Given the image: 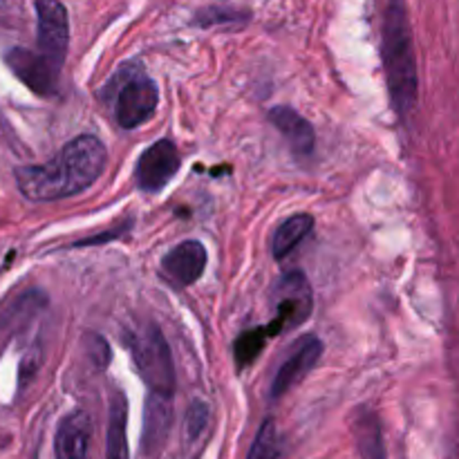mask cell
<instances>
[{
    "label": "cell",
    "instance_id": "277c9868",
    "mask_svg": "<svg viewBox=\"0 0 459 459\" xmlns=\"http://www.w3.org/2000/svg\"><path fill=\"white\" fill-rule=\"evenodd\" d=\"M126 345L133 354L139 377L151 388V393L173 397L175 366L164 334L152 323H143L137 330L126 334Z\"/></svg>",
    "mask_w": 459,
    "mask_h": 459
},
{
    "label": "cell",
    "instance_id": "7a4b0ae2",
    "mask_svg": "<svg viewBox=\"0 0 459 459\" xmlns=\"http://www.w3.org/2000/svg\"><path fill=\"white\" fill-rule=\"evenodd\" d=\"M384 67L390 103L399 117H406L417 101V58L412 27L403 0H388L384 16Z\"/></svg>",
    "mask_w": 459,
    "mask_h": 459
},
{
    "label": "cell",
    "instance_id": "6da1fadb",
    "mask_svg": "<svg viewBox=\"0 0 459 459\" xmlns=\"http://www.w3.org/2000/svg\"><path fill=\"white\" fill-rule=\"evenodd\" d=\"M106 146L92 134H81L63 146L48 164L16 169L18 191L31 202H54L92 186L106 169Z\"/></svg>",
    "mask_w": 459,
    "mask_h": 459
},
{
    "label": "cell",
    "instance_id": "2e32d148",
    "mask_svg": "<svg viewBox=\"0 0 459 459\" xmlns=\"http://www.w3.org/2000/svg\"><path fill=\"white\" fill-rule=\"evenodd\" d=\"M354 439L363 459H385L384 437H381V426L377 415L361 412L354 421Z\"/></svg>",
    "mask_w": 459,
    "mask_h": 459
},
{
    "label": "cell",
    "instance_id": "ba28073f",
    "mask_svg": "<svg viewBox=\"0 0 459 459\" xmlns=\"http://www.w3.org/2000/svg\"><path fill=\"white\" fill-rule=\"evenodd\" d=\"M179 152L170 139H160L142 152L134 164V184L146 193H157L178 175Z\"/></svg>",
    "mask_w": 459,
    "mask_h": 459
},
{
    "label": "cell",
    "instance_id": "3957f363",
    "mask_svg": "<svg viewBox=\"0 0 459 459\" xmlns=\"http://www.w3.org/2000/svg\"><path fill=\"white\" fill-rule=\"evenodd\" d=\"M103 97L112 101L115 119L121 128L133 130L146 124L160 106V92L148 79L143 65H124L106 83Z\"/></svg>",
    "mask_w": 459,
    "mask_h": 459
},
{
    "label": "cell",
    "instance_id": "52a82bcc",
    "mask_svg": "<svg viewBox=\"0 0 459 459\" xmlns=\"http://www.w3.org/2000/svg\"><path fill=\"white\" fill-rule=\"evenodd\" d=\"M4 63L31 92L40 94V97H52L56 92L61 67L54 65L39 49L34 52V49L13 48L4 54Z\"/></svg>",
    "mask_w": 459,
    "mask_h": 459
},
{
    "label": "cell",
    "instance_id": "e0dca14e",
    "mask_svg": "<svg viewBox=\"0 0 459 459\" xmlns=\"http://www.w3.org/2000/svg\"><path fill=\"white\" fill-rule=\"evenodd\" d=\"M269 339H273L272 325H260L254 327V330L242 332L236 339V343H233V359H236L238 370L251 366L260 357Z\"/></svg>",
    "mask_w": 459,
    "mask_h": 459
},
{
    "label": "cell",
    "instance_id": "d6986e66",
    "mask_svg": "<svg viewBox=\"0 0 459 459\" xmlns=\"http://www.w3.org/2000/svg\"><path fill=\"white\" fill-rule=\"evenodd\" d=\"M197 22L202 27L220 25V22H236V21H247L249 13L247 12H236V9H222V7H206L202 12H197Z\"/></svg>",
    "mask_w": 459,
    "mask_h": 459
},
{
    "label": "cell",
    "instance_id": "ffe728a7",
    "mask_svg": "<svg viewBox=\"0 0 459 459\" xmlns=\"http://www.w3.org/2000/svg\"><path fill=\"white\" fill-rule=\"evenodd\" d=\"M206 424H209V408L204 406V403H193L191 408H188V415H186V433L188 437L195 439L200 437L202 430L206 429Z\"/></svg>",
    "mask_w": 459,
    "mask_h": 459
},
{
    "label": "cell",
    "instance_id": "9c48e42d",
    "mask_svg": "<svg viewBox=\"0 0 459 459\" xmlns=\"http://www.w3.org/2000/svg\"><path fill=\"white\" fill-rule=\"evenodd\" d=\"M323 357V341L318 336L307 334L303 339H299L294 343V348L290 350V357L281 363L276 377H273V384L269 394L272 399L282 397V394L290 393L296 384L305 379L309 372L314 370L318 361Z\"/></svg>",
    "mask_w": 459,
    "mask_h": 459
},
{
    "label": "cell",
    "instance_id": "30bf717a",
    "mask_svg": "<svg viewBox=\"0 0 459 459\" xmlns=\"http://www.w3.org/2000/svg\"><path fill=\"white\" fill-rule=\"evenodd\" d=\"M206 249L197 240H184L169 251L161 260V272L173 285L188 287L202 278L206 269Z\"/></svg>",
    "mask_w": 459,
    "mask_h": 459
},
{
    "label": "cell",
    "instance_id": "7c38bea8",
    "mask_svg": "<svg viewBox=\"0 0 459 459\" xmlns=\"http://www.w3.org/2000/svg\"><path fill=\"white\" fill-rule=\"evenodd\" d=\"M269 119L276 126L278 133L287 139L291 151L296 155H309L314 151V143H316V133H314V126L305 119L300 112H296L290 106H276L269 110Z\"/></svg>",
    "mask_w": 459,
    "mask_h": 459
},
{
    "label": "cell",
    "instance_id": "4fadbf2b",
    "mask_svg": "<svg viewBox=\"0 0 459 459\" xmlns=\"http://www.w3.org/2000/svg\"><path fill=\"white\" fill-rule=\"evenodd\" d=\"M170 420H173L170 397L151 393L146 402V420H143V448L148 453H152L164 444L166 435L170 430Z\"/></svg>",
    "mask_w": 459,
    "mask_h": 459
},
{
    "label": "cell",
    "instance_id": "8992f818",
    "mask_svg": "<svg viewBox=\"0 0 459 459\" xmlns=\"http://www.w3.org/2000/svg\"><path fill=\"white\" fill-rule=\"evenodd\" d=\"M36 49L63 67L70 43V21L61 0H36Z\"/></svg>",
    "mask_w": 459,
    "mask_h": 459
},
{
    "label": "cell",
    "instance_id": "9a60e30c",
    "mask_svg": "<svg viewBox=\"0 0 459 459\" xmlns=\"http://www.w3.org/2000/svg\"><path fill=\"white\" fill-rule=\"evenodd\" d=\"M314 229V218L309 213H296L291 218H287L281 227L276 229L272 238V251L273 258L282 260L305 240V238L312 233Z\"/></svg>",
    "mask_w": 459,
    "mask_h": 459
},
{
    "label": "cell",
    "instance_id": "5b68a950",
    "mask_svg": "<svg viewBox=\"0 0 459 459\" xmlns=\"http://www.w3.org/2000/svg\"><path fill=\"white\" fill-rule=\"evenodd\" d=\"M273 300H276V316L269 323L273 336L303 325L314 307L312 287H309L305 273L290 272L287 276H282L273 290Z\"/></svg>",
    "mask_w": 459,
    "mask_h": 459
},
{
    "label": "cell",
    "instance_id": "8fae6325",
    "mask_svg": "<svg viewBox=\"0 0 459 459\" xmlns=\"http://www.w3.org/2000/svg\"><path fill=\"white\" fill-rule=\"evenodd\" d=\"M92 421L85 411H74L61 420L54 437L56 459H90Z\"/></svg>",
    "mask_w": 459,
    "mask_h": 459
},
{
    "label": "cell",
    "instance_id": "ac0fdd59",
    "mask_svg": "<svg viewBox=\"0 0 459 459\" xmlns=\"http://www.w3.org/2000/svg\"><path fill=\"white\" fill-rule=\"evenodd\" d=\"M281 435H278L276 424L273 420H267L260 426L258 435L254 439V446H251L249 457L247 459H278L281 457Z\"/></svg>",
    "mask_w": 459,
    "mask_h": 459
},
{
    "label": "cell",
    "instance_id": "5bb4252c",
    "mask_svg": "<svg viewBox=\"0 0 459 459\" xmlns=\"http://www.w3.org/2000/svg\"><path fill=\"white\" fill-rule=\"evenodd\" d=\"M128 403L121 393L110 399V417H108V459H130L128 453Z\"/></svg>",
    "mask_w": 459,
    "mask_h": 459
}]
</instances>
